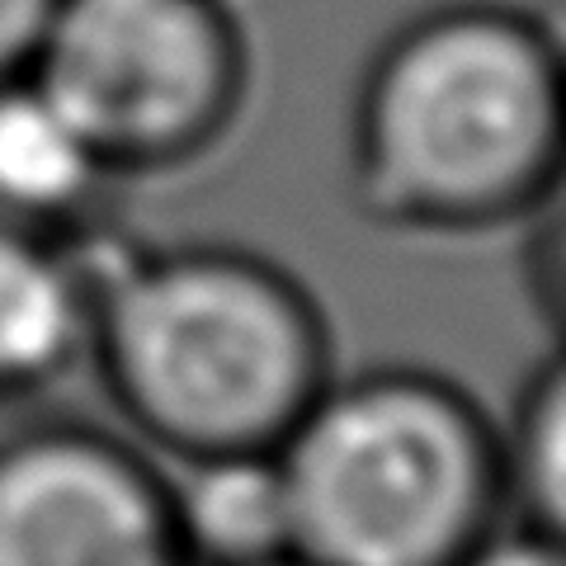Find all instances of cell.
<instances>
[{
  "label": "cell",
  "instance_id": "obj_1",
  "mask_svg": "<svg viewBox=\"0 0 566 566\" xmlns=\"http://www.w3.org/2000/svg\"><path fill=\"white\" fill-rule=\"evenodd\" d=\"M85 368L147 453L274 449L335 374L331 322L279 260L237 241L76 237Z\"/></svg>",
  "mask_w": 566,
  "mask_h": 566
},
{
  "label": "cell",
  "instance_id": "obj_2",
  "mask_svg": "<svg viewBox=\"0 0 566 566\" xmlns=\"http://www.w3.org/2000/svg\"><path fill=\"white\" fill-rule=\"evenodd\" d=\"M566 66L538 10L444 0L368 57L349 114V193L406 237L534 222L562 189Z\"/></svg>",
  "mask_w": 566,
  "mask_h": 566
},
{
  "label": "cell",
  "instance_id": "obj_3",
  "mask_svg": "<svg viewBox=\"0 0 566 566\" xmlns=\"http://www.w3.org/2000/svg\"><path fill=\"white\" fill-rule=\"evenodd\" d=\"M274 453L316 566H458L505 524L495 420L420 364L331 374Z\"/></svg>",
  "mask_w": 566,
  "mask_h": 566
},
{
  "label": "cell",
  "instance_id": "obj_4",
  "mask_svg": "<svg viewBox=\"0 0 566 566\" xmlns=\"http://www.w3.org/2000/svg\"><path fill=\"white\" fill-rule=\"evenodd\" d=\"M29 76L118 180L218 147L251 95V43L227 0H57Z\"/></svg>",
  "mask_w": 566,
  "mask_h": 566
},
{
  "label": "cell",
  "instance_id": "obj_5",
  "mask_svg": "<svg viewBox=\"0 0 566 566\" xmlns=\"http://www.w3.org/2000/svg\"><path fill=\"white\" fill-rule=\"evenodd\" d=\"M0 566H189L166 468L91 420L14 424L0 434Z\"/></svg>",
  "mask_w": 566,
  "mask_h": 566
},
{
  "label": "cell",
  "instance_id": "obj_6",
  "mask_svg": "<svg viewBox=\"0 0 566 566\" xmlns=\"http://www.w3.org/2000/svg\"><path fill=\"white\" fill-rule=\"evenodd\" d=\"M118 175L39 81H0V222L81 237L104 222Z\"/></svg>",
  "mask_w": 566,
  "mask_h": 566
},
{
  "label": "cell",
  "instance_id": "obj_7",
  "mask_svg": "<svg viewBox=\"0 0 566 566\" xmlns=\"http://www.w3.org/2000/svg\"><path fill=\"white\" fill-rule=\"evenodd\" d=\"M85 364L76 237L0 222V411L29 406Z\"/></svg>",
  "mask_w": 566,
  "mask_h": 566
},
{
  "label": "cell",
  "instance_id": "obj_8",
  "mask_svg": "<svg viewBox=\"0 0 566 566\" xmlns=\"http://www.w3.org/2000/svg\"><path fill=\"white\" fill-rule=\"evenodd\" d=\"M170 528L189 566H251L293 553L289 486L274 449H222L166 468Z\"/></svg>",
  "mask_w": 566,
  "mask_h": 566
},
{
  "label": "cell",
  "instance_id": "obj_9",
  "mask_svg": "<svg viewBox=\"0 0 566 566\" xmlns=\"http://www.w3.org/2000/svg\"><path fill=\"white\" fill-rule=\"evenodd\" d=\"M505 524L562 538L566 524V364L547 354L524 374L515 406L495 420Z\"/></svg>",
  "mask_w": 566,
  "mask_h": 566
},
{
  "label": "cell",
  "instance_id": "obj_10",
  "mask_svg": "<svg viewBox=\"0 0 566 566\" xmlns=\"http://www.w3.org/2000/svg\"><path fill=\"white\" fill-rule=\"evenodd\" d=\"M57 0H0V81L24 76L33 66Z\"/></svg>",
  "mask_w": 566,
  "mask_h": 566
},
{
  "label": "cell",
  "instance_id": "obj_11",
  "mask_svg": "<svg viewBox=\"0 0 566 566\" xmlns=\"http://www.w3.org/2000/svg\"><path fill=\"white\" fill-rule=\"evenodd\" d=\"M458 566H566V557H562V538L534 534L524 524H501Z\"/></svg>",
  "mask_w": 566,
  "mask_h": 566
},
{
  "label": "cell",
  "instance_id": "obj_12",
  "mask_svg": "<svg viewBox=\"0 0 566 566\" xmlns=\"http://www.w3.org/2000/svg\"><path fill=\"white\" fill-rule=\"evenodd\" d=\"M251 566H316V562H307L303 553H279V557H264V562H251Z\"/></svg>",
  "mask_w": 566,
  "mask_h": 566
}]
</instances>
